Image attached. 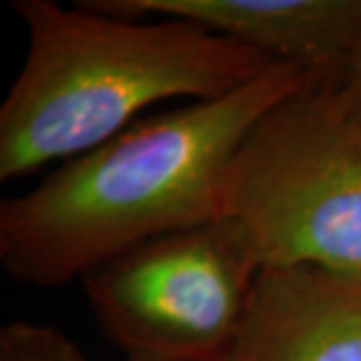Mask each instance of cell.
I'll return each mask as SVG.
<instances>
[{
	"mask_svg": "<svg viewBox=\"0 0 361 361\" xmlns=\"http://www.w3.org/2000/svg\"><path fill=\"white\" fill-rule=\"evenodd\" d=\"M263 261L231 217L159 235L82 277L103 334L129 361H219Z\"/></svg>",
	"mask_w": 361,
	"mask_h": 361,
	"instance_id": "cell-4",
	"label": "cell"
},
{
	"mask_svg": "<svg viewBox=\"0 0 361 361\" xmlns=\"http://www.w3.org/2000/svg\"><path fill=\"white\" fill-rule=\"evenodd\" d=\"M99 13L189 20L275 63L331 78L361 28V0H80Z\"/></svg>",
	"mask_w": 361,
	"mask_h": 361,
	"instance_id": "cell-6",
	"label": "cell"
},
{
	"mask_svg": "<svg viewBox=\"0 0 361 361\" xmlns=\"http://www.w3.org/2000/svg\"><path fill=\"white\" fill-rule=\"evenodd\" d=\"M0 361H87L68 337L51 325L11 322L0 329Z\"/></svg>",
	"mask_w": 361,
	"mask_h": 361,
	"instance_id": "cell-7",
	"label": "cell"
},
{
	"mask_svg": "<svg viewBox=\"0 0 361 361\" xmlns=\"http://www.w3.org/2000/svg\"><path fill=\"white\" fill-rule=\"evenodd\" d=\"M337 104L351 118L361 121V28L349 47L343 65L336 75L325 80Z\"/></svg>",
	"mask_w": 361,
	"mask_h": 361,
	"instance_id": "cell-8",
	"label": "cell"
},
{
	"mask_svg": "<svg viewBox=\"0 0 361 361\" xmlns=\"http://www.w3.org/2000/svg\"><path fill=\"white\" fill-rule=\"evenodd\" d=\"M219 361H361V281L313 265L263 267Z\"/></svg>",
	"mask_w": 361,
	"mask_h": 361,
	"instance_id": "cell-5",
	"label": "cell"
},
{
	"mask_svg": "<svg viewBox=\"0 0 361 361\" xmlns=\"http://www.w3.org/2000/svg\"><path fill=\"white\" fill-rule=\"evenodd\" d=\"M325 80L249 129L223 173L219 217L245 227L263 267L313 265L361 281V121Z\"/></svg>",
	"mask_w": 361,
	"mask_h": 361,
	"instance_id": "cell-3",
	"label": "cell"
},
{
	"mask_svg": "<svg viewBox=\"0 0 361 361\" xmlns=\"http://www.w3.org/2000/svg\"><path fill=\"white\" fill-rule=\"evenodd\" d=\"M313 78L273 63L215 101L139 118L0 203V263L14 281L56 287L130 247L219 217L229 159L271 106Z\"/></svg>",
	"mask_w": 361,
	"mask_h": 361,
	"instance_id": "cell-1",
	"label": "cell"
},
{
	"mask_svg": "<svg viewBox=\"0 0 361 361\" xmlns=\"http://www.w3.org/2000/svg\"><path fill=\"white\" fill-rule=\"evenodd\" d=\"M28 35L25 65L0 106V179L68 161L173 99L215 101L275 61L179 18H141L14 0Z\"/></svg>",
	"mask_w": 361,
	"mask_h": 361,
	"instance_id": "cell-2",
	"label": "cell"
}]
</instances>
